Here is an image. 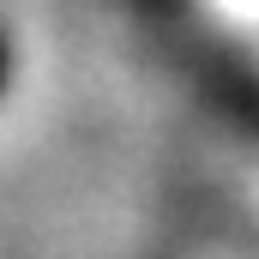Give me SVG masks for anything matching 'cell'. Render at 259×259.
<instances>
[{
  "mask_svg": "<svg viewBox=\"0 0 259 259\" xmlns=\"http://www.w3.org/2000/svg\"><path fill=\"white\" fill-rule=\"evenodd\" d=\"M6 78H12V49H6V36H0V91H6Z\"/></svg>",
  "mask_w": 259,
  "mask_h": 259,
  "instance_id": "obj_1",
  "label": "cell"
}]
</instances>
